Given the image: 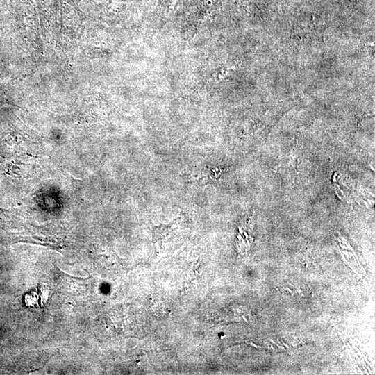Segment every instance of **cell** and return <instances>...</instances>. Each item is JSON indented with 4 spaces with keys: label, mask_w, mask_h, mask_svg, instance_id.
Instances as JSON below:
<instances>
[{
    "label": "cell",
    "mask_w": 375,
    "mask_h": 375,
    "mask_svg": "<svg viewBox=\"0 0 375 375\" xmlns=\"http://www.w3.org/2000/svg\"><path fill=\"white\" fill-rule=\"evenodd\" d=\"M283 289H285V290L289 291L292 295H294L293 292H292L291 290H290L288 288H284Z\"/></svg>",
    "instance_id": "cell-2"
},
{
    "label": "cell",
    "mask_w": 375,
    "mask_h": 375,
    "mask_svg": "<svg viewBox=\"0 0 375 375\" xmlns=\"http://www.w3.org/2000/svg\"><path fill=\"white\" fill-rule=\"evenodd\" d=\"M270 341H271L272 343H274L275 345H276L278 347H279V348L283 349V350H285V348H284L283 347L279 346L278 344H277L276 342H274V341L272 339H271Z\"/></svg>",
    "instance_id": "cell-1"
},
{
    "label": "cell",
    "mask_w": 375,
    "mask_h": 375,
    "mask_svg": "<svg viewBox=\"0 0 375 375\" xmlns=\"http://www.w3.org/2000/svg\"><path fill=\"white\" fill-rule=\"evenodd\" d=\"M283 344H284L287 348H289V346L287 345V344H285L283 342Z\"/></svg>",
    "instance_id": "cell-3"
}]
</instances>
